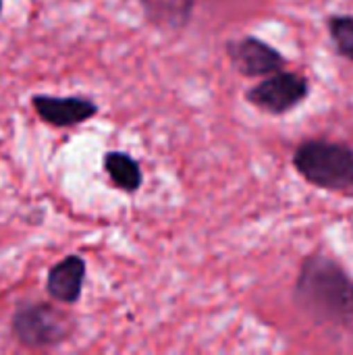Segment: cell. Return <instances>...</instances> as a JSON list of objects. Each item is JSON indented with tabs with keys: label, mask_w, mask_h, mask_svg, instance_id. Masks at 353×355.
Here are the masks:
<instances>
[{
	"label": "cell",
	"mask_w": 353,
	"mask_h": 355,
	"mask_svg": "<svg viewBox=\"0 0 353 355\" xmlns=\"http://www.w3.org/2000/svg\"><path fill=\"white\" fill-rule=\"evenodd\" d=\"M293 300L316 322L353 327V279L329 256L312 254L304 260Z\"/></svg>",
	"instance_id": "1"
},
{
	"label": "cell",
	"mask_w": 353,
	"mask_h": 355,
	"mask_svg": "<svg viewBox=\"0 0 353 355\" xmlns=\"http://www.w3.org/2000/svg\"><path fill=\"white\" fill-rule=\"evenodd\" d=\"M295 171L314 187L327 191L353 189V148L327 139H308L293 154Z\"/></svg>",
	"instance_id": "2"
},
{
	"label": "cell",
	"mask_w": 353,
	"mask_h": 355,
	"mask_svg": "<svg viewBox=\"0 0 353 355\" xmlns=\"http://www.w3.org/2000/svg\"><path fill=\"white\" fill-rule=\"evenodd\" d=\"M10 333L31 349L58 347L71 337V320L50 304H23L10 318Z\"/></svg>",
	"instance_id": "3"
},
{
	"label": "cell",
	"mask_w": 353,
	"mask_h": 355,
	"mask_svg": "<svg viewBox=\"0 0 353 355\" xmlns=\"http://www.w3.org/2000/svg\"><path fill=\"white\" fill-rule=\"evenodd\" d=\"M310 94V83L304 75L291 71H277L266 75L258 85L248 89L250 104L268 114H285L300 106Z\"/></svg>",
	"instance_id": "4"
},
{
	"label": "cell",
	"mask_w": 353,
	"mask_h": 355,
	"mask_svg": "<svg viewBox=\"0 0 353 355\" xmlns=\"http://www.w3.org/2000/svg\"><path fill=\"white\" fill-rule=\"evenodd\" d=\"M227 54L233 67L246 77H266L277 71H283L287 64L285 56L275 46L266 44L256 35H246L227 42Z\"/></svg>",
	"instance_id": "5"
},
{
	"label": "cell",
	"mask_w": 353,
	"mask_h": 355,
	"mask_svg": "<svg viewBox=\"0 0 353 355\" xmlns=\"http://www.w3.org/2000/svg\"><path fill=\"white\" fill-rule=\"evenodd\" d=\"M31 106L46 125L56 127V129L79 127L98 114V104L83 96L35 94L31 98Z\"/></svg>",
	"instance_id": "6"
},
{
	"label": "cell",
	"mask_w": 353,
	"mask_h": 355,
	"mask_svg": "<svg viewBox=\"0 0 353 355\" xmlns=\"http://www.w3.org/2000/svg\"><path fill=\"white\" fill-rule=\"evenodd\" d=\"M87 264L81 256L71 254L56 262L46 277V293L56 304L75 306L81 300L83 283H85Z\"/></svg>",
	"instance_id": "7"
},
{
	"label": "cell",
	"mask_w": 353,
	"mask_h": 355,
	"mask_svg": "<svg viewBox=\"0 0 353 355\" xmlns=\"http://www.w3.org/2000/svg\"><path fill=\"white\" fill-rule=\"evenodd\" d=\"M148 25L162 33H181L187 29L196 0H139Z\"/></svg>",
	"instance_id": "8"
},
{
	"label": "cell",
	"mask_w": 353,
	"mask_h": 355,
	"mask_svg": "<svg viewBox=\"0 0 353 355\" xmlns=\"http://www.w3.org/2000/svg\"><path fill=\"white\" fill-rule=\"evenodd\" d=\"M102 166H104V171H106V175L114 187H119L125 193L139 191V187L144 183V173H141L139 162L131 154L110 150L104 154Z\"/></svg>",
	"instance_id": "9"
},
{
	"label": "cell",
	"mask_w": 353,
	"mask_h": 355,
	"mask_svg": "<svg viewBox=\"0 0 353 355\" xmlns=\"http://www.w3.org/2000/svg\"><path fill=\"white\" fill-rule=\"evenodd\" d=\"M329 31L337 52L353 60V15H335L329 19Z\"/></svg>",
	"instance_id": "10"
},
{
	"label": "cell",
	"mask_w": 353,
	"mask_h": 355,
	"mask_svg": "<svg viewBox=\"0 0 353 355\" xmlns=\"http://www.w3.org/2000/svg\"><path fill=\"white\" fill-rule=\"evenodd\" d=\"M2 4H4V0H0V15H2Z\"/></svg>",
	"instance_id": "11"
}]
</instances>
